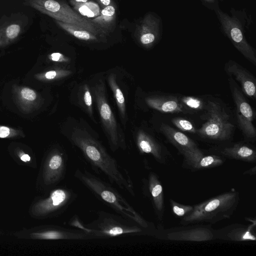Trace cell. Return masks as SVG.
<instances>
[{
    "label": "cell",
    "instance_id": "3957f363",
    "mask_svg": "<svg viewBox=\"0 0 256 256\" xmlns=\"http://www.w3.org/2000/svg\"><path fill=\"white\" fill-rule=\"evenodd\" d=\"M74 176L99 199L124 218L149 230L152 224L146 221L114 188L84 169L77 168Z\"/></svg>",
    "mask_w": 256,
    "mask_h": 256
},
{
    "label": "cell",
    "instance_id": "e0dca14e",
    "mask_svg": "<svg viewBox=\"0 0 256 256\" xmlns=\"http://www.w3.org/2000/svg\"><path fill=\"white\" fill-rule=\"evenodd\" d=\"M250 225L233 224L215 230V240L230 242L256 241V218H247Z\"/></svg>",
    "mask_w": 256,
    "mask_h": 256
},
{
    "label": "cell",
    "instance_id": "6da1fadb",
    "mask_svg": "<svg viewBox=\"0 0 256 256\" xmlns=\"http://www.w3.org/2000/svg\"><path fill=\"white\" fill-rule=\"evenodd\" d=\"M72 143L79 148L94 168L102 172L110 182L135 196L132 180L103 145L84 130L75 128L70 136Z\"/></svg>",
    "mask_w": 256,
    "mask_h": 256
},
{
    "label": "cell",
    "instance_id": "2e32d148",
    "mask_svg": "<svg viewBox=\"0 0 256 256\" xmlns=\"http://www.w3.org/2000/svg\"><path fill=\"white\" fill-rule=\"evenodd\" d=\"M142 182L143 194L150 200L158 220L162 222L164 212V192L158 176L151 172Z\"/></svg>",
    "mask_w": 256,
    "mask_h": 256
},
{
    "label": "cell",
    "instance_id": "f1b7e54d",
    "mask_svg": "<svg viewBox=\"0 0 256 256\" xmlns=\"http://www.w3.org/2000/svg\"><path fill=\"white\" fill-rule=\"evenodd\" d=\"M170 204L172 214L178 218H184L194 209V206L182 204L171 198L170 199Z\"/></svg>",
    "mask_w": 256,
    "mask_h": 256
},
{
    "label": "cell",
    "instance_id": "8d00e7d4",
    "mask_svg": "<svg viewBox=\"0 0 256 256\" xmlns=\"http://www.w3.org/2000/svg\"><path fill=\"white\" fill-rule=\"evenodd\" d=\"M98 2L104 6H106L110 5V0H97Z\"/></svg>",
    "mask_w": 256,
    "mask_h": 256
},
{
    "label": "cell",
    "instance_id": "9c48e42d",
    "mask_svg": "<svg viewBox=\"0 0 256 256\" xmlns=\"http://www.w3.org/2000/svg\"><path fill=\"white\" fill-rule=\"evenodd\" d=\"M76 197V194L70 188H58L52 191L48 197L38 202L34 210L40 216L57 215L64 212Z\"/></svg>",
    "mask_w": 256,
    "mask_h": 256
},
{
    "label": "cell",
    "instance_id": "5b68a950",
    "mask_svg": "<svg viewBox=\"0 0 256 256\" xmlns=\"http://www.w3.org/2000/svg\"><path fill=\"white\" fill-rule=\"evenodd\" d=\"M98 218L86 226L78 220L73 224L94 238H107L124 234H142V226L135 222L120 216H118L105 212H100Z\"/></svg>",
    "mask_w": 256,
    "mask_h": 256
},
{
    "label": "cell",
    "instance_id": "83f0119b",
    "mask_svg": "<svg viewBox=\"0 0 256 256\" xmlns=\"http://www.w3.org/2000/svg\"><path fill=\"white\" fill-rule=\"evenodd\" d=\"M70 2L74 6V9L84 16L88 18L96 17L100 14V8L98 4L93 2H76L70 0Z\"/></svg>",
    "mask_w": 256,
    "mask_h": 256
},
{
    "label": "cell",
    "instance_id": "9a60e30c",
    "mask_svg": "<svg viewBox=\"0 0 256 256\" xmlns=\"http://www.w3.org/2000/svg\"><path fill=\"white\" fill-rule=\"evenodd\" d=\"M180 94L156 92L145 97L144 102L149 108L164 114H188L182 105Z\"/></svg>",
    "mask_w": 256,
    "mask_h": 256
},
{
    "label": "cell",
    "instance_id": "d4e9b609",
    "mask_svg": "<svg viewBox=\"0 0 256 256\" xmlns=\"http://www.w3.org/2000/svg\"><path fill=\"white\" fill-rule=\"evenodd\" d=\"M115 8L111 5L105 6L100 14L92 20V22L100 28L106 32V29H110L113 24L115 17Z\"/></svg>",
    "mask_w": 256,
    "mask_h": 256
},
{
    "label": "cell",
    "instance_id": "74e56055",
    "mask_svg": "<svg viewBox=\"0 0 256 256\" xmlns=\"http://www.w3.org/2000/svg\"><path fill=\"white\" fill-rule=\"evenodd\" d=\"M76 2H88V0H74Z\"/></svg>",
    "mask_w": 256,
    "mask_h": 256
},
{
    "label": "cell",
    "instance_id": "5bb4252c",
    "mask_svg": "<svg viewBox=\"0 0 256 256\" xmlns=\"http://www.w3.org/2000/svg\"><path fill=\"white\" fill-rule=\"evenodd\" d=\"M167 230L164 238L170 240L205 242L215 240V230L210 226H194Z\"/></svg>",
    "mask_w": 256,
    "mask_h": 256
},
{
    "label": "cell",
    "instance_id": "ba28073f",
    "mask_svg": "<svg viewBox=\"0 0 256 256\" xmlns=\"http://www.w3.org/2000/svg\"><path fill=\"white\" fill-rule=\"evenodd\" d=\"M92 90L111 148L114 151L119 148L125 150L126 143L119 134L115 117L107 100L105 85L103 80H100L92 88Z\"/></svg>",
    "mask_w": 256,
    "mask_h": 256
},
{
    "label": "cell",
    "instance_id": "d6a6232c",
    "mask_svg": "<svg viewBox=\"0 0 256 256\" xmlns=\"http://www.w3.org/2000/svg\"><path fill=\"white\" fill-rule=\"evenodd\" d=\"M83 101L86 106V109L90 115L92 114V104L91 94L87 84L84 86Z\"/></svg>",
    "mask_w": 256,
    "mask_h": 256
},
{
    "label": "cell",
    "instance_id": "8fae6325",
    "mask_svg": "<svg viewBox=\"0 0 256 256\" xmlns=\"http://www.w3.org/2000/svg\"><path fill=\"white\" fill-rule=\"evenodd\" d=\"M136 140L140 152L150 154L158 163L167 164L172 158V154L162 141L152 134L140 130L137 132Z\"/></svg>",
    "mask_w": 256,
    "mask_h": 256
},
{
    "label": "cell",
    "instance_id": "d590c367",
    "mask_svg": "<svg viewBox=\"0 0 256 256\" xmlns=\"http://www.w3.org/2000/svg\"><path fill=\"white\" fill-rule=\"evenodd\" d=\"M20 160L24 162L30 161V158L28 154H22L20 157Z\"/></svg>",
    "mask_w": 256,
    "mask_h": 256
},
{
    "label": "cell",
    "instance_id": "4dcf8cb0",
    "mask_svg": "<svg viewBox=\"0 0 256 256\" xmlns=\"http://www.w3.org/2000/svg\"><path fill=\"white\" fill-rule=\"evenodd\" d=\"M172 123L182 131L196 134L197 129L188 120L182 117H175L172 120Z\"/></svg>",
    "mask_w": 256,
    "mask_h": 256
},
{
    "label": "cell",
    "instance_id": "4316f807",
    "mask_svg": "<svg viewBox=\"0 0 256 256\" xmlns=\"http://www.w3.org/2000/svg\"><path fill=\"white\" fill-rule=\"evenodd\" d=\"M116 75L111 74L108 77V82L113 92L121 116L125 118L126 115L125 100L121 90L116 83Z\"/></svg>",
    "mask_w": 256,
    "mask_h": 256
},
{
    "label": "cell",
    "instance_id": "484cf974",
    "mask_svg": "<svg viewBox=\"0 0 256 256\" xmlns=\"http://www.w3.org/2000/svg\"><path fill=\"white\" fill-rule=\"evenodd\" d=\"M180 102L188 114H192L204 110L206 104V98L188 96L180 94Z\"/></svg>",
    "mask_w": 256,
    "mask_h": 256
},
{
    "label": "cell",
    "instance_id": "7402d4cb",
    "mask_svg": "<svg viewBox=\"0 0 256 256\" xmlns=\"http://www.w3.org/2000/svg\"><path fill=\"white\" fill-rule=\"evenodd\" d=\"M160 131L181 154L187 150L198 148L197 144L192 139L169 124L162 123Z\"/></svg>",
    "mask_w": 256,
    "mask_h": 256
},
{
    "label": "cell",
    "instance_id": "cb8c5ba5",
    "mask_svg": "<svg viewBox=\"0 0 256 256\" xmlns=\"http://www.w3.org/2000/svg\"><path fill=\"white\" fill-rule=\"evenodd\" d=\"M56 23L62 29L77 38L90 41L98 40V36L80 26L58 20H56Z\"/></svg>",
    "mask_w": 256,
    "mask_h": 256
},
{
    "label": "cell",
    "instance_id": "8992f818",
    "mask_svg": "<svg viewBox=\"0 0 256 256\" xmlns=\"http://www.w3.org/2000/svg\"><path fill=\"white\" fill-rule=\"evenodd\" d=\"M26 4L56 20L80 26L96 36H102L106 33L92 20L76 12L62 2L56 0H28Z\"/></svg>",
    "mask_w": 256,
    "mask_h": 256
},
{
    "label": "cell",
    "instance_id": "52a82bcc",
    "mask_svg": "<svg viewBox=\"0 0 256 256\" xmlns=\"http://www.w3.org/2000/svg\"><path fill=\"white\" fill-rule=\"evenodd\" d=\"M228 82L235 106L238 126L246 140L254 142L256 139V129L254 124L255 112L236 81L229 77Z\"/></svg>",
    "mask_w": 256,
    "mask_h": 256
},
{
    "label": "cell",
    "instance_id": "603a6c76",
    "mask_svg": "<svg viewBox=\"0 0 256 256\" xmlns=\"http://www.w3.org/2000/svg\"><path fill=\"white\" fill-rule=\"evenodd\" d=\"M21 27L17 24H10L0 28V48L13 43L19 36Z\"/></svg>",
    "mask_w": 256,
    "mask_h": 256
},
{
    "label": "cell",
    "instance_id": "836d02e7",
    "mask_svg": "<svg viewBox=\"0 0 256 256\" xmlns=\"http://www.w3.org/2000/svg\"><path fill=\"white\" fill-rule=\"evenodd\" d=\"M50 60L54 62H66V58L63 54L59 52H54L48 56Z\"/></svg>",
    "mask_w": 256,
    "mask_h": 256
},
{
    "label": "cell",
    "instance_id": "7c38bea8",
    "mask_svg": "<svg viewBox=\"0 0 256 256\" xmlns=\"http://www.w3.org/2000/svg\"><path fill=\"white\" fill-rule=\"evenodd\" d=\"M182 155L183 156L182 166L192 172L222 166L226 159L217 154H206L198 147L187 150Z\"/></svg>",
    "mask_w": 256,
    "mask_h": 256
},
{
    "label": "cell",
    "instance_id": "4fadbf2b",
    "mask_svg": "<svg viewBox=\"0 0 256 256\" xmlns=\"http://www.w3.org/2000/svg\"><path fill=\"white\" fill-rule=\"evenodd\" d=\"M210 152L225 158L254 162L256 160L255 147L249 142H240L235 143H223L212 148Z\"/></svg>",
    "mask_w": 256,
    "mask_h": 256
},
{
    "label": "cell",
    "instance_id": "f546056e",
    "mask_svg": "<svg viewBox=\"0 0 256 256\" xmlns=\"http://www.w3.org/2000/svg\"><path fill=\"white\" fill-rule=\"evenodd\" d=\"M70 74V72L67 70H50L36 74L34 77L39 80L48 82L65 76Z\"/></svg>",
    "mask_w": 256,
    "mask_h": 256
},
{
    "label": "cell",
    "instance_id": "44dd1931",
    "mask_svg": "<svg viewBox=\"0 0 256 256\" xmlns=\"http://www.w3.org/2000/svg\"><path fill=\"white\" fill-rule=\"evenodd\" d=\"M159 32V20L150 14L145 16L137 28L140 42L147 48H151L158 42Z\"/></svg>",
    "mask_w": 256,
    "mask_h": 256
},
{
    "label": "cell",
    "instance_id": "ffe728a7",
    "mask_svg": "<svg viewBox=\"0 0 256 256\" xmlns=\"http://www.w3.org/2000/svg\"><path fill=\"white\" fill-rule=\"evenodd\" d=\"M12 92L14 103L23 113L32 112L42 104V98L39 94L30 88L14 86Z\"/></svg>",
    "mask_w": 256,
    "mask_h": 256
},
{
    "label": "cell",
    "instance_id": "f35d334b",
    "mask_svg": "<svg viewBox=\"0 0 256 256\" xmlns=\"http://www.w3.org/2000/svg\"><path fill=\"white\" fill-rule=\"evenodd\" d=\"M206 1H208V2H212V0H206Z\"/></svg>",
    "mask_w": 256,
    "mask_h": 256
},
{
    "label": "cell",
    "instance_id": "ac0fdd59",
    "mask_svg": "<svg viewBox=\"0 0 256 256\" xmlns=\"http://www.w3.org/2000/svg\"><path fill=\"white\" fill-rule=\"evenodd\" d=\"M226 74L240 84L244 94L252 100L256 98V79L246 68L233 60H229L224 66Z\"/></svg>",
    "mask_w": 256,
    "mask_h": 256
},
{
    "label": "cell",
    "instance_id": "277c9868",
    "mask_svg": "<svg viewBox=\"0 0 256 256\" xmlns=\"http://www.w3.org/2000/svg\"><path fill=\"white\" fill-rule=\"evenodd\" d=\"M239 202V192L232 189L194 205L192 212L182 218L180 224L184 226L204 222L212 224L230 218Z\"/></svg>",
    "mask_w": 256,
    "mask_h": 256
},
{
    "label": "cell",
    "instance_id": "1f68e13d",
    "mask_svg": "<svg viewBox=\"0 0 256 256\" xmlns=\"http://www.w3.org/2000/svg\"><path fill=\"white\" fill-rule=\"evenodd\" d=\"M24 136L22 130L8 126H0V138H12Z\"/></svg>",
    "mask_w": 256,
    "mask_h": 256
},
{
    "label": "cell",
    "instance_id": "d6986e66",
    "mask_svg": "<svg viewBox=\"0 0 256 256\" xmlns=\"http://www.w3.org/2000/svg\"><path fill=\"white\" fill-rule=\"evenodd\" d=\"M66 159L64 154L56 149L48 156L46 164L44 180L47 184H56L64 178Z\"/></svg>",
    "mask_w": 256,
    "mask_h": 256
},
{
    "label": "cell",
    "instance_id": "7a4b0ae2",
    "mask_svg": "<svg viewBox=\"0 0 256 256\" xmlns=\"http://www.w3.org/2000/svg\"><path fill=\"white\" fill-rule=\"evenodd\" d=\"M204 110L200 118L204 122L196 134L208 141L228 142L233 136L235 125L227 106L219 98L208 96Z\"/></svg>",
    "mask_w": 256,
    "mask_h": 256
},
{
    "label": "cell",
    "instance_id": "e575fe53",
    "mask_svg": "<svg viewBox=\"0 0 256 256\" xmlns=\"http://www.w3.org/2000/svg\"><path fill=\"white\" fill-rule=\"evenodd\" d=\"M244 174H249V175H255L256 174V166H254L251 168L249 170L244 172L243 173Z\"/></svg>",
    "mask_w": 256,
    "mask_h": 256
},
{
    "label": "cell",
    "instance_id": "30bf717a",
    "mask_svg": "<svg viewBox=\"0 0 256 256\" xmlns=\"http://www.w3.org/2000/svg\"><path fill=\"white\" fill-rule=\"evenodd\" d=\"M224 32L235 48L250 62L256 66L255 50L246 41L240 23L234 18L218 10L216 12Z\"/></svg>",
    "mask_w": 256,
    "mask_h": 256
}]
</instances>
